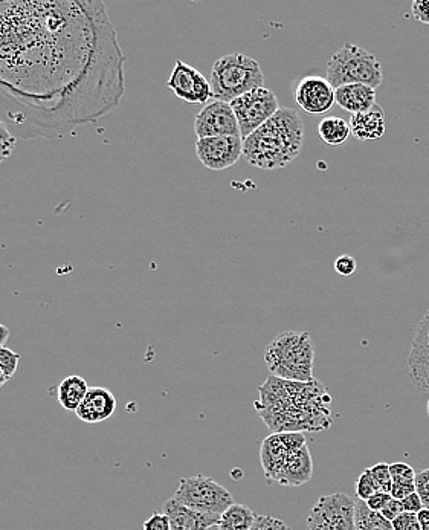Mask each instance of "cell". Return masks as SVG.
Instances as JSON below:
<instances>
[{
    "mask_svg": "<svg viewBox=\"0 0 429 530\" xmlns=\"http://www.w3.org/2000/svg\"><path fill=\"white\" fill-rule=\"evenodd\" d=\"M103 2L0 0V120L25 139L97 123L126 94Z\"/></svg>",
    "mask_w": 429,
    "mask_h": 530,
    "instance_id": "6da1fadb",
    "label": "cell"
},
{
    "mask_svg": "<svg viewBox=\"0 0 429 530\" xmlns=\"http://www.w3.org/2000/svg\"><path fill=\"white\" fill-rule=\"evenodd\" d=\"M254 407L272 433L326 431L332 427V396L318 379L288 381L269 376L259 387Z\"/></svg>",
    "mask_w": 429,
    "mask_h": 530,
    "instance_id": "7a4b0ae2",
    "label": "cell"
},
{
    "mask_svg": "<svg viewBox=\"0 0 429 530\" xmlns=\"http://www.w3.org/2000/svg\"><path fill=\"white\" fill-rule=\"evenodd\" d=\"M304 124L294 109H280L260 129L243 139V158L252 167L280 170L300 156Z\"/></svg>",
    "mask_w": 429,
    "mask_h": 530,
    "instance_id": "3957f363",
    "label": "cell"
},
{
    "mask_svg": "<svg viewBox=\"0 0 429 530\" xmlns=\"http://www.w3.org/2000/svg\"><path fill=\"white\" fill-rule=\"evenodd\" d=\"M269 372L288 381L309 382L313 378L315 346L307 332H283L266 347Z\"/></svg>",
    "mask_w": 429,
    "mask_h": 530,
    "instance_id": "277c9868",
    "label": "cell"
},
{
    "mask_svg": "<svg viewBox=\"0 0 429 530\" xmlns=\"http://www.w3.org/2000/svg\"><path fill=\"white\" fill-rule=\"evenodd\" d=\"M210 83L213 100L231 104L254 89L265 88V74L252 57L230 54L214 63Z\"/></svg>",
    "mask_w": 429,
    "mask_h": 530,
    "instance_id": "5b68a950",
    "label": "cell"
},
{
    "mask_svg": "<svg viewBox=\"0 0 429 530\" xmlns=\"http://www.w3.org/2000/svg\"><path fill=\"white\" fill-rule=\"evenodd\" d=\"M382 66L375 55L353 43H344L330 57L327 80L333 89L346 85H365L376 89L382 85Z\"/></svg>",
    "mask_w": 429,
    "mask_h": 530,
    "instance_id": "8992f818",
    "label": "cell"
},
{
    "mask_svg": "<svg viewBox=\"0 0 429 530\" xmlns=\"http://www.w3.org/2000/svg\"><path fill=\"white\" fill-rule=\"evenodd\" d=\"M173 498L193 511L216 517H222L236 503L225 486L205 476L184 477Z\"/></svg>",
    "mask_w": 429,
    "mask_h": 530,
    "instance_id": "52a82bcc",
    "label": "cell"
},
{
    "mask_svg": "<svg viewBox=\"0 0 429 530\" xmlns=\"http://www.w3.org/2000/svg\"><path fill=\"white\" fill-rule=\"evenodd\" d=\"M306 530H358L355 498L344 492L318 498L310 509Z\"/></svg>",
    "mask_w": 429,
    "mask_h": 530,
    "instance_id": "ba28073f",
    "label": "cell"
},
{
    "mask_svg": "<svg viewBox=\"0 0 429 530\" xmlns=\"http://www.w3.org/2000/svg\"><path fill=\"white\" fill-rule=\"evenodd\" d=\"M231 107L239 123L240 136L246 139L277 114L280 103L274 92L259 88L234 100Z\"/></svg>",
    "mask_w": 429,
    "mask_h": 530,
    "instance_id": "9c48e42d",
    "label": "cell"
},
{
    "mask_svg": "<svg viewBox=\"0 0 429 530\" xmlns=\"http://www.w3.org/2000/svg\"><path fill=\"white\" fill-rule=\"evenodd\" d=\"M304 445H307L304 433H272L263 440L260 446V462L268 483H277L288 457Z\"/></svg>",
    "mask_w": 429,
    "mask_h": 530,
    "instance_id": "30bf717a",
    "label": "cell"
},
{
    "mask_svg": "<svg viewBox=\"0 0 429 530\" xmlns=\"http://www.w3.org/2000/svg\"><path fill=\"white\" fill-rule=\"evenodd\" d=\"M196 155L208 170L223 172L231 169L242 158L243 139L240 136L197 139Z\"/></svg>",
    "mask_w": 429,
    "mask_h": 530,
    "instance_id": "8fae6325",
    "label": "cell"
},
{
    "mask_svg": "<svg viewBox=\"0 0 429 530\" xmlns=\"http://www.w3.org/2000/svg\"><path fill=\"white\" fill-rule=\"evenodd\" d=\"M168 89L179 98L190 104H208L213 100V89L210 81L202 72L193 66L178 60L175 69L167 81Z\"/></svg>",
    "mask_w": 429,
    "mask_h": 530,
    "instance_id": "7c38bea8",
    "label": "cell"
},
{
    "mask_svg": "<svg viewBox=\"0 0 429 530\" xmlns=\"http://www.w3.org/2000/svg\"><path fill=\"white\" fill-rule=\"evenodd\" d=\"M197 139L213 136H240V127L230 103L210 101L194 120ZM242 138V136H240Z\"/></svg>",
    "mask_w": 429,
    "mask_h": 530,
    "instance_id": "4fadbf2b",
    "label": "cell"
},
{
    "mask_svg": "<svg viewBox=\"0 0 429 530\" xmlns=\"http://www.w3.org/2000/svg\"><path fill=\"white\" fill-rule=\"evenodd\" d=\"M295 101L310 115L327 114L335 106V89L329 80L320 75L301 78L295 88Z\"/></svg>",
    "mask_w": 429,
    "mask_h": 530,
    "instance_id": "5bb4252c",
    "label": "cell"
},
{
    "mask_svg": "<svg viewBox=\"0 0 429 530\" xmlns=\"http://www.w3.org/2000/svg\"><path fill=\"white\" fill-rule=\"evenodd\" d=\"M115 411H117V399L113 393L104 387H91L75 414L81 422L100 424L110 419Z\"/></svg>",
    "mask_w": 429,
    "mask_h": 530,
    "instance_id": "9a60e30c",
    "label": "cell"
},
{
    "mask_svg": "<svg viewBox=\"0 0 429 530\" xmlns=\"http://www.w3.org/2000/svg\"><path fill=\"white\" fill-rule=\"evenodd\" d=\"M162 512L170 520L171 530H208L214 524H219L220 517L216 515L200 514L187 506L181 505L175 498L165 501Z\"/></svg>",
    "mask_w": 429,
    "mask_h": 530,
    "instance_id": "2e32d148",
    "label": "cell"
},
{
    "mask_svg": "<svg viewBox=\"0 0 429 530\" xmlns=\"http://www.w3.org/2000/svg\"><path fill=\"white\" fill-rule=\"evenodd\" d=\"M313 476V462L309 445L292 453L281 469L277 483L281 486H303L310 482Z\"/></svg>",
    "mask_w": 429,
    "mask_h": 530,
    "instance_id": "e0dca14e",
    "label": "cell"
},
{
    "mask_svg": "<svg viewBox=\"0 0 429 530\" xmlns=\"http://www.w3.org/2000/svg\"><path fill=\"white\" fill-rule=\"evenodd\" d=\"M352 135L359 141H375L385 135V112L379 104L361 114L352 115L349 121Z\"/></svg>",
    "mask_w": 429,
    "mask_h": 530,
    "instance_id": "ac0fdd59",
    "label": "cell"
},
{
    "mask_svg": "<svg viewBox=\"0 0 429 530\" xmlns=\"http://www.w3.org/2000/svg\"><path fill=\"white\" fill-rule=\"evenodd\" d=\"M335 100L352 115L370 110L376 104V89L365 85H346L335 89Z\"/></svg>",
    "mask_w": 429,
    "mask_h": 530,
    "instance_id": "d6986e66",
    "label": "cell"
},
{
    "mask_svg": "<svg viewBox=\"0 0 429 530\" xmlns=\"http://www.w3.org/2000/svg\"><path fill=\"white\" fill-rule=\"evenodd\" d=\"M89 388L91 387H89L88 382H86V379L81 378V376H68V378L60 382L59 388H57L59 404L65 410L77 411L83 399L88 395Z\"/></svg>",
    "mask_w": 429,
    "mask_h": 530,
    "instance_id": "ffe728a7",
    "label": "cell"
},
{
    "mask_svg": "<svg viewBox=\"0 0 429 530\" xmlns=\"http://www.w3.org/2000/svg\"><path fill=\"white\" fill-rule=\"evenodd\" d=\"M391 479H393V488H391V498L402 501L408 495L416 492V474L413 466L407 463H390Z\"/></svg>",
    "mask_w": 429,
    "mask_h": 530,
    "instance_id": "44dd1931",
    "label": "cell"
},
{
    "mask_svg": "<svg viewBox=\"0 0 429 530\" xmlns=\"http://www.w3.org/2000/svg\"><path fill=\"white\" fill-rule=\"evenodd\" d=\"M318 133L327 146L339 147L349 141L352 130L346 120L339 117H327L318 124Z\"/></svg>",
    "mask_w": 429,
    "mask_h": 530,
    "instance_id": "7402d4cb",
    "label": "cell"
},
{
    "mask_svg": "<svg viewBox=\"0 0 429 530\" xmlns=\"http://www.w3.org/2000/svg\"><path fill=\"white\" fill-rule=\"evenodd\" d=\"M255 517L252 509L248 506L239 505L234 503L225 514L220 517L219 527L220 530H251L252 524H254Z\"/></svg>",
    "mask_w": 429,
    "mask_h": 530,
    "instance_id": "603a6c76",
    "label": "cell"
},
{
    "mask_svg": "<svg viewBox=\"0 0 429 530\" xmlns=\"http://www.w3.org/2000/svg\"><path fill=\"white\" fill-rule=\"evenodd\" d=\"M356 501V527L358 530H394L391 521L385 520L378 512L370 511L365 501Z\"/></svg>",
    "mask_w": 429,
    "mask_h": 530,
    "instance_id": "cb8c5ba5",
    "label": "cell"
},
{
    "mask_svg": "<svg viewBox=\"0 0 429 530\" xmlns=\"http://www.w3.org/2000/svg\"><path fill=\"white\" fill-rule=\"evenodd\" d=\"M371 479L375 482L376 489L379 492L390 494L393 488V479H391L390 463H378V465L368 468Z\"/></svg>",
    "mask_w": 429,
    "mask_h": 530,
    "instance_id": "d4e9b609",
    "label": "cell"
},
{
    "mask_svg": "<svg viewBox=\"0 0 429 530\" xmlns=\"http://www.w3.org/2000/svg\"><path fill=\"white\" fill-rule=\"evenodd\" d=\"M17 138L11 130L0 120V162L7 161L16 152Z\"/></svg>",
    "mask_w": 429,
    "mask_h": 530,
    "instance_id": "484cf974",
    "label": "cell"
},
{
    "mask_svg": "<svg viewBox=\"0 0 429 530\" xmlns=\"http://www.w3.org/2000/svg\"><path fill=\"white\" fill-rule=\"evenodd\" d=\"M20 355L7 347H0V370L7 376L8 381L16 375L19 367Z\"/></svg>",
    "mask_w": 429,
    "mask_h": 530,
    "instance_id": "4316f807",
    "label": "cell"
},
{
    "mask_svg": "<svg viewBox=\"0 0 429 530\" xmlns=\"http://www.w3.org/2000/svg\"><path fill=\"white\" fill-rule=\"evenodd\" d=\"M376 492H378V489H376L375 482L371 479L370 472H368L367 468L358 477V480H356V498L358 500L368 501Z\"/></svg>",
    "mask_w": 429,
    "mask_h": 530,
    "instance_id": "83f0119b",
    "label": "cell"
},
{
    "mask_svg": "<svg viewBox=\"0 0 429 530\" xmlns=\"http://www.w3.org/2000/svg\"><path fill=\"white\" fill-rule=\"evenodd\" d=\"M251 530H291L288 524L269 515H257Z\"/></svg>",
    "mask_w": 429,
    "mask_h": 530,
    "instance_id": "f1b7e54d",
    "label": "cell"
},
{
    "mask_svg": "<svg viewBox=\"0 0 429 530\" xmlns=\"http://www.w3.org/2000/svg\"><path fill=\"white\" fill-rule=\"evenodd\" d=\"M416 492L422 500L423 508L429 509V468L417 472Z\"/></svg>",
    "mask_w": 429,
    "mask_h": 530,
    "instance_id": "f546056e",
    "label": "cell"
},
{
    "mask_svg": "<svg viewBox=\"0 0 429 530\" xmlns=\"http://www.w3.org/2000/svg\"><path fill=\"white\" fill-rule=\"evenodd\" d=\"M391 524L394 530H422L417 514H408V512L399 515L396 520L391 521Z\"/></svg>",
    "mask_w": 429,
    "mask_h": 530,
    "instance_id": "4dcf8cb0",
    "label": "cell"
},
{
    "mask_svg": "<svg viewBox=\"0 0 429 530\" xmlns=\"http://www.w3.org/2000/svg\"><path fill=\"white\" fill-rule=\"evenodd\" d=\"M333 266H335V271L339 275H344V277H350V275L355 274L356 268H358L356 260L352 256L338 257L335 263H333Z\"/></svg>",
    "mask_w": 429,
    "mask_h": 530,
    "instance_id": "1f68e13d",
    "label": "cell"
},
{
    "mask_svg": "<svg viewBox=\"0 0 429 530\" xmlns=\"http://www.w3.org/2000/svg\"><path fill=\"white\" fill-rule=\"evenodd\" d=\"M144 530H171L170 520L164 512H155L149 520L144 523Z\"/></svg>",
    "mask_w": 429,
    "mask_h": 530,
    "instance_id": "d6a6232c",
    "label": "cell"
},
{
    "mask_svg": "<svg viewBox=\"0 0 429 530\" xmlns=\"http://www.w3.org/2000/svg\"><path fill=\"white\" fill-rule=\"evenodd\" d=\"M411 14L417 22L429 25V0H416L411 5Z\"/></svg>",
    "mask_w": 429,
    "mask_h": 530,
    "instance_id": "836d02e7",
    "label": "cell"
},
{
    "mask_svg": "<svg viewBox=\"0 0 429 530\" xmlns=\"http://www.w3.org/2000/svg\"><path fill=\"white\" fill-rule=\"evenodd\" d=\"M391 500V495L387 494V492H376L373 497L370 498V500L365 501V505H367V508L370 509V511L378 512V514H381L382 509L387 506L388 501Z\"/></svg>",
    "mask_w": 429,
    "mask_h": 530,
    "instance_id": "e575fe53",
    "label": "cell"
},
{
    "mask_svg": "<svg viewBox=\"0 0 429 530\" xmlns=\"http://www.w3.org/2000/svg\"><path fill=\"white\" fill-rule=\"evenodd\" d=\"M402 514H404L402 503H400L399 500H394V498H391V500L388 501L387 506H385V508L381 511L382 517L388 521L396 520V518Z\"/></svg>",
    "mask_w": 429,
    "mask_h": 530,
    "instance_id": "d590c367",
    "label": "cell"
},
{
    "mask_svg": "<svg viewBox=\"0 0 429 530\" xmlns=\"http://www.w3.org/2000/svg\"><path fill=\"white\" fill-rule=\"evenodd\" d=\"M400 503H402L404 512H408V514H419V512L423 509L422 500H420L419 494H417V492H413V494L408 495V497L404 498V500L400 501Z\"/></svg>",
    "mask_w": 429,
    "mask_h": 530,
    "instance_id": "8d00e7d4",
    "label": "cell"
},
{
    "mask_svg": "<svg viewBox=\"0 0 429 530\" xmlns=\"http://www.w3.org/2000/svg\"><path fill=\"white\" fill-rule=\"evenodd\" d=\"M417 518H419L422 530H429V509L423 508L422 511L417 514Z\"/></svg>",
    "mask_w": 429,
    "mask_h": 530,
    "instance_id": "74e56055",
    "label": "cell"
},
{
    "mask_svg": "<svg viewBox=\"0 0 429 530\" xmlns=\"http://www.w3.org/2000/svg\"><path fill=\"white\" fill-rule=\"evenodd\" d=\"M10 335L11 330L7 326H4V324H0V347H5V343H7Z\"/></svg>",
    "mask_w": 429,
    "mask_h": 530,
    "instance_id": "f35d334b",
    "label": "cell"
},
{
    "mask_svg": "<svg viewBox=\"0 0 429 530\" xmlns=\"http://www.w3.org/2000/svg\"><path fill=\"white\" fill-rule=\"evenodd\" d=\"M8 379L7 376L4 375V372L0 370V388L4 387L5 384H7Z\"/></svg>",
    "mask_w": 429,
    "mask_h": 530,
    "instance_id": "ab89813d",
    "label": "cell"
},
{
    "mask_svg": "<svg viewBox=\"0 0 429 530\" xmlns=\"http://www.w3.org/2000/svg\"><path fill=\"white\" fill-rule=\"evenodd\" d=\"M208 530H220L219 524H214V526H211Z\"/></svg>",
    "mask_w": 429,
    "mask_h": 530,
    "instance_id": "60d3db41",
    "label": "cell"
},
{
    "mask_svg": "<svg viewBox=\"0 0 429 530\" xmlns=\"http://www.w3.org/2000/svg\"><path fill=\"white\" fill-rule=\"evenodd\" d=\"M426 413H428V416H429V398H428V404H426Z\"/></svg>",
    "mask_w": 429,
    "mask_h": 530,
    "instance_id": "b9f144b4",
    "label": "cell"
}]
</instances>
